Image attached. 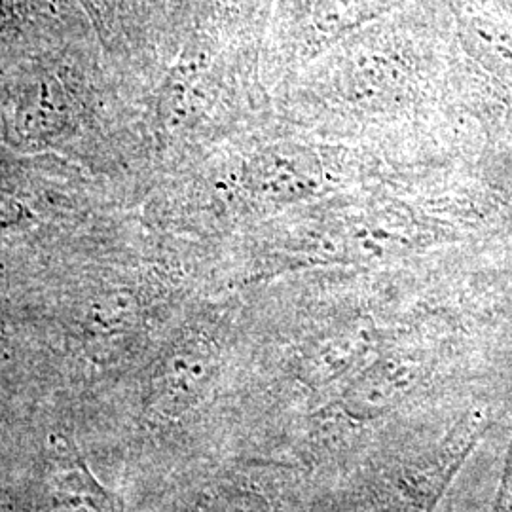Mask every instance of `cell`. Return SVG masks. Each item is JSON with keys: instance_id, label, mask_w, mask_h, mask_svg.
<instances>
[{"instance_id": "cell-1", "label": "cell", "mask_w": 512, "mask_h": 512, "mask_svg": "<svg viewBox=\"0 0 512 512\" xmlns=\"http://www.w3.org/2000/svg\"><path fill=\"white\" fill-rule=\"evenodd\" d=\"M63 512H124L122 499L103 488L74 450L73 467L61 482Z\"/></svg>"}]
</instances>
